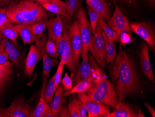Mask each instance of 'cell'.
<instances>
[{"label": "cell", "mask_w": 155, "mask_h": 117, "mask_svg": "<svg viewBox=\"0 0 155 117\" xmlns=\"http://www.w3.org/2000/svg\"><path fill=\"white\" fill-rule=\"evenodd\" d=\"M42 117H54L52 110L49 105H48L45 110V112L43 114Z\"/></svg>", "instance_id": "cell-41"}, {"label": "cell", "mask_w": 155, "mask_h": 117, "mask_svg": "<svg viewBox=\"0 0 155 117\" xmlns=\"http://www.w3.org/2000/svg\"><path fill=\"white\" fill-rule=\"evenodd\" d=\"M54 82V75L47 82L44 90V96L45 101L48 105H50L54 98L56 90Z\"/></svg>", "instance_id": "cell-29"}, {"label": "cell", "mask_w": 155, "mask_h": 117, "mask_svg": "<svg viewBox=\"0 0 155 117\" xmlns=\"http://www.w3.org/2000/svg\"><path fill=\"white\" fill-rule=\"evenodd\" d=\"M35 43L40 48L41 58L43 61V72L42 79H48L50 76V73L52 68L58 64V61L55 58H51L48 56L46 50V43L47 41L46 34H43L41 39L35 36Z\"/></svg>", "instance_id": "cell-10"}, {"label": "cell", "mask_w": 155, "mask_h": 117, "mask_svg": "<svg viewBox=\"0 0 155 117\" xmlns=\"http://www.w3.org/2000/svg\"><path fill=\"white\" fill-rule=\"evenodd\" d=\"M79 99L83 103L88 113V117H107L109 114L108 106L101 104L91 98L87 94L84 93H78Z\"/></svg>", "instance_id": "cell-9"}, {"label": "cell", "mask_w": 155, "mask_h": 117, "mask_svg": "<svg viewBox=\"0 0 155 117\" xmlns=\"http://www.w3.org/2000/svg\"><path fill=\"white\" fill-rule=\"evenodd\" d=\"M76 17L80 23V33L83 43L81 54H87L89 50L91 39L93 33L90 23L85 11L81 6L77 11Z\"/></svg>", "instance_id": "cell-7"}, {"label": "cell", "mask_w": 155, "mask_h": 117, "mask_svg": "<svg viewBox=\"0 0 155 117\" xmlns=\"http://www.w3.org/2000/svg\"><path fill=\"white\" fill-rule=\"evenodd\" d=\"M61 84L66 91L71 90L73 88V80L68 73H65L64 77L62 80Z\"/></svg>", "instance_id": "cell-36"}, {"label": "cell", "mask_w": 155, "mask_h": 117, "mask_svg": "<svg viewBox=\"0 0 155 117\" xmlns=\"http://www.w3.org/2000/svg\"><path fill=\"white\" fill-rule=\"evenodd\" d=\"M110 76L120 102L142 93V81L135 60L125 50L118 52L108 66Z\"/></svg>", "instance_id": "cell-1"}, {"label": "cell", "mask_w": 155, "mask_h": 117, "mask_svg": "<svg viewBox=\"0 0 155 117\" xmlns=\"http://www.w3.org/2000/svg\"><path fill=\"white\" fill-rule=\"evenodd\" d=\"M77 101V99L74 98L70 101L69 103L68 106L71 117H80V112L78 105Z\"/></svg>", "instance_id": "cell-34"}, {"label": "cell", "mask_w": 155, "mask_h": 117, "mask_svg": "<svg viewBox=\"0 0 155 117\" xmlns=\"http://www.w3.org/2000/svg\"><path fill=\"white\" fill-rule=\"evenodd\" d=\"M86 1H87V5H88L90 2L91 1V0H86Z\"/></svg>", "instance_id": "cell-49"}, {"label": "cell", "mask_w": 155, "mask_h": 117, "mask_svg": "<svg viewBox=\"0 0 155 117\" xmlns=\"http://www.w3.org/2000/svg\"><path fill=\"white\" fill-rule=\"evenodd\" d=\"M147 1L151 4H155V0H147Z\"/></svg>", "instance_id": "cell-48"}, {"label": "cell", "mask_w": 155, "mask_h": 117, "mask_svg": "<svg viewBox=\"0 0 155 117\" xmlns=\"http://www.w3.org/2000/svg\"><path fill=\"white\" fill-rule=\"evenodd\" d=\"M6 14L11 23L26 25H31L49 16V12L40 2L32 0L10 2L7 7Z\"/></svg>", "instance_id": "cell-2"}, {"label": "cell", "mask_w": 155, "mask_h": 117, "mask_svg": "<svg viewBox=\"0 0 155 117\" xmlns=\"http://www.w3.org/2000/svg\"><path fill=\"white\" fill-rule=\"evenodd\" d=\"M47 27L48 33V36L58 45L61 37L63 29L62 18L60 15H57L55 18L49 19Z\"/></svg>", "instance_id": "cell-16"}, {"label": "cell", "mask_w": 155, "mask_h": 117, "mask_svg": "<svg viewBox=\"0 0 155 117\" xmlns=\"http://www.w3.org/2000/svg\"><path fill=\"white\" fill-rule=\"evenodd\" d=\"M65 91L64 87L61 84L56 88L54 97L50 106L54 117H59L60 110L63 105L67 103L66 97L64 96Z\"/></svg>", "instance_id": "cell-19"}, {"label": "cell", "mask_w": 155, "mask_h": 117, "mask_svg": "<svg viewBox=\"0 0 155 117\" xmlns=\"http://www.w3.org/2000/svg\"><path fill=\"white\" fill-rule=\"evenodd\" d=\"M30 101L25 100L23 96L15 98L10 106L6 108L9 117H28L34 110L30 105Z\"/></svg>", "instance_id": "cell-11"}, {"label": "cell", "mask_w": 155, "mask_h": 117, "mask_svg": "<svg viewBox=\"0 0 155 117\" xmlns=\"http://www.w3.org/2000/svg\"><path fill=\"white\" fill-rule=\"evenodd\" d=\"M140 67L142 71L153 83H155V78L151 67L149 54L148 45L146 42L143 43L139 52Z\"/></svg>", "instance_id": "cell-13"}, {"label": "cell", "mask_w": 155, "mask_h": 117, "mask_svg": "<svg viewBox=\"0 0 155 117\" xmlns=\"http://www.w3.org/2000/svg\"><path fill=\"white\" fill-rule=\"evenodd\" d=\"M48 18L42 19L30 25L32 33L37 38H41L43 32L48 26Z\"/></svg>", "instance_id": "cell-28"}, {"label": "cell", "mask_w": 155, "mask_h": 117, "mask_svg": "<svg viewBox=\"0 0 155 117\" xmlns=\"http://www.w3.org/2000/svg\"><path fill=\"white\" fill-rule=\"evenodd\" d=\"M59 117H71V114L69 110L68 106L63 105L60 110Z\"/></svg>", "instance_id": "cell-40"}, {"label": "cell", "mask_w": 155, "mask_h": 117, "mask_svg": "<svg viewBox=\"0 0 155 117\" xmlns=\"http://www.w3.org/2000/svg\"><path fill=\"white\" fill-rule=\"evenodd\" d=\"M141 110L135 111L128 103L120 102L107 117H144Z\"/></svg>", "instance_id": "cell-18"}, {"label": "cell", "mask_w": 155, "mask_h": 117, "mask_svg": "<svg viewBox=\"0 0 155 117\" xmlns=\"http://www.w3.org/2000/svg\"><path fill=\"white\" fill-rule=\"evenodd\" d=\"M7 8H0V28H2L8 21L7 14Z\"/></svg>", "instance_id": "cell-37"}, {"label": "cell", "mask_w": 155, "mask_h": 117, "mask_svg": "<svg viewBox=\"0 0 155 117\" xmlns=\"http://www.w3.org/2000/svg\"><path fill=\"white\" fill-rule=\"evenodd\" d=\"M43 80V84L42 86L41 96H40V99H39L38 105H37L36 108L34 109L33 111L29 115L28 117H42L47 106L48 105L45 101L44 96V90H45L46 84L48 82V79H44Z\"/></svg>", "instance_id": "cell-23"}, {"label": "cell", "mask_w": 155, "mask_h": 117, "mask_svg": "<svg viewBox=\"0 0 155 117\" xmlns=\"http://www.w3.org/2000/svg\"><path fill=\"white\" fill-rule=\"evenodd\" d=\"M0 50L6 49L8 52V57L14 65L17 68L21 60V52L19 45H16L11 40L1 36Z\"/></svg>", "instance_id": "cell-15"}, {"label": "cell", "mask_w": 155, "mask_h": 117, "mask_svg": "<svg viewBox=\"0 0 155 117\" xmlns=\"http://www.w3.org/2000/svg\"><path fill=\"white\" fill-rule=\"evenodd\" d=\"M65 3V14L73 16L81 7V0H66Z\"/></svg>", "instance_id": "cell-30"}, {"label": "cell", "mask_w": 155, "mask_h": 117, "mask_svg": "<svg viewBox=\"0 0 155 117\" xmlns=\"http://www.w3.org/2000/svg\"><path fill=\"white\" fill-rule=\"evenodd\" d=\"M41 58L39 47L36 45L30 46L25 61V71L28 76L33 75L36 64Z\"/></svg>", "instance_id": "cell-17"}, {"label": "cell", "mask_w": 155, "mask_h": 117, "mask_svg": "<svg viewBox=\"0 0 155 117\" xmlns=\"http://www.w3.org/2000/svg\"><path fill=\"white\" fill-rule=\"evenodd\" d=\"M12 64L9 60L0 68V91L3 90L12 75Z\"/></svg>", "instance_id": "cell-25"}, {"label": "cell", "mask_w": 155, "mask_h": 117, "mask_svg": "<svg viewBox=\"0 0 155 117\" xmlns=\"http://www.w3.org/2000/svg\"><path fill=\"white\" fill-rule=\"evenodd\" d=\"M70 43L73 54L71 77L74 74L79 66L80 57L83 48V43L80 33V23L78 20L70 25Z\"/></svg>", "instance_id": "cell-5"}, {"label": "cell", "mask_w": 155, "mask_h": 117, "mask_svg": "<svg viewBox=\"0 0 155 117\" xmlns=\"http://www.w3.org/2000/svg\"><path fill=\"white\" fill-rule=\"evenodd\" d=\"M121 1L126 3H130V4H134L135 2V0H121Z\"/></svg>", "instance_id": "cell-46"}, {"label": "cell", "mask_w": 155, "mask_h": 117, "mask_svg": "<svg viewBox=\"0 0 155 117\" xmlns=\"http://www.w3.org/2000/svg\"><path fill=\"white\" fill-rule=\"evenodd\" d=\"M12 0H0V8H4L11 2Z\"/></svg>", "instance_id": "cell-44"}, {"label": "cell", "mask_w": 155, "mask_h": 117, "mask_svg": "<svg viewBox=\"0 0 155 117\" xmlns=\"http://www.w3.org/2000/svg\"><path fill=\"white\" fill-rule=\"evenodd\" d=\"M77 104L80 112V117H87V111L86 106H84L83 103L80 99H78Z\"/></svg>", "instance_id": "cell-38"}, {"label": "cell", "mask_w": 155, "mask_h": 117, "mask_svg": "<svg viewBox=\"0 0 155 117\" xmlns=\"http://www.w3.org/2000/svg\"><path fill=\"white\" fill-rule=\"evenodd\" d=\"M33 1L37 2H40V3H41V2H50V1L49 0H32Z\"/></svg>", "instance_id": "cell-47"}, {"label": "cell", "mask_w": 155, "mask_h": 117, "mask_svg": "<svg viewBox=\"0 0 155 117\" xmlns=\"http://www.w3.org/2000/svg\"><path fill=\"white\" fill-rule=\"evenodd\" d=\"M46 50L48 56L51 58H56L59 57L57 45L48 36L46 41Z\"/></svg>", "instance_id": "cell-32"}, {"label": "cell", "mask_w": 155, "mask_h": 117, "mask_svg": "<svg viewBox=\"0 0 155 117\" xmlns=\"http://www.w3.org/2000/svg\"><path fill=\"white\" fill-rule=\"evenodd\" d=\"M88 5L96 11L99 17L104 21H108L111 17L110 9L105 0H91Z\"/></svg>", "instance_id": "cell-20"}, {"label": "cell", "mask_w": 155, "mask_h": 117, "mask_svg": "<svg viewBox=\"0 0 155 117\" xmlns=\"http://www.w3.org/2000/svg\"><path fill=\"white\" fill-rule=\"evenodd\" d=\"M102 35L104 39L106 46L107 50V63L108 64L112 62L113 60L115 58L116 56V50L115 45L114 41L110 40L101 30Z\"/></svg>", "instance_id": "cell-26"}, {"label": "cell", "mask_w": 155, "mask_h": 117, "mask_svg": "<svg viewBox=\"0 0 155 117\" xmlns=\"http://www.w3.org/2000/svg\"><path fill=\"white\" fill-rule=\"evenodd\" d=\"M65 65V64L62 61H60V63L58 64L57 71L55 74L54 75V82L55 86L56 88L61 84L63 68Z\"/></svg>", "instance_id": "cell-35"}, {"label": "cell", "mask_w": 155, "mask_h": 117, "mask_svg": "<svg viewBox=\"0 0 155 117\" xmlns=\"http://www.w3.org/2000/svg\"><path fill=\"white\" fill-rule=\"evenodd\" d=\"M0 35L11 40L16 45H19L16 41L18 34L13 23L9 20L0 28Z\"/></svg>", "instance_id": "cell-24"}, {"label": "cell", "mask_w": 155, "mask_h": 117, "mask_svg": "<svg viewBox=\"0 0 155 117\" xmlns=\"http://www.w3.org/2000/svg\"><path fill=\"white\" fill-rule=\"evenodd\" d=\"M88 13L89 16L90 23L92 30V33L94 34L95 32L97 26V19L99 16L97 12L90 7L88 8Z\"/></svg>", "instance_id": "cell-33"}, {"label": "cell", "mask_w": 155, "mask_h": 117, "mask_svg": "<svg viewBox=\"0 0 155 117\" xmlns=\"http://www.w3.org/2000/svg\"><path fill=\"white\" fill-rule=\"evenodd\" d=\"M144 105H145L146 108L148 109L149 112H150V114H151L152 117H155V110H154V108H153L148 103H146H146H144Z\"/></svg>", "instance_id": "cell-42"}, {"label": "cell", "mask_w": 155, "mask_h": 117, "mask_svg": "<svg viewBox=\"0 0 155 117\" xmlns=\"http://www.w3.org/2000/svg\"><path fill=\"white\" fill-rule=\"evenodd\" d=\"M65 15V18L63 19V29L61 37L57 45L58 53L61 61L65 64L68 69L71 72L72 64L73 61V54L70 43L69 31L70 21V16Z\"/></svg>", "instance_id": "cell-4"}, {"label": "cell", "mask_w": 155, "mask_h": 117, "mask_svg": "<svg viewBox=\"0 0 155 117\" xmlns=\"http://www.w3.org/2000/svg\"><path fill=\"white\" fill-rule=\"evenodd\" d=\"M89 50L97 63L105 68L107 64L106 46L99 26H97L95 32L91 36Z\"/></svg>", "instance_id": "cell-6"}, {"label": "cell", "mask_w": 155, "mask_h": 117, "mask_svg": "<svg viewBox=\"0 0 155 117\" xmlns=\"http://www.w3.org/2000/svg\"><path fill=\"white\" fill-rule=\"evenodd\" d=\"M107 22L109 26L115 31L119 38L121 33L126 29L130 27L127 17L123 14L117 5L115 6L114 14Z\"/></svg>", "instance_id": "cell-12"}, {"label": "cell", "mask_w": 155, "mask_h": 117, "mask_svg": "<svg viewBox=\"0 0 155 117\" xmlns=\"http://www.w3.org/2000/svg\"><path fill=\"white\" fill-rule=\"evenodd\" d=\"M8 54L6 49L0 50V65H3L8 61Z\"/></svg>", "instance_id": "cell-39"}, {"label": "cell", "mask_w": 155, "mask_h": 117, "mask_svg": "<svg viewBox=\"0 0 155 117\" xmlns=\"http://www.w3.org/2000/svg\"><path fill=\"white\" fill-rule=\"evenodd\" d=\"M41 5L46 10L57 15H64L65 14V8L59 4L52 2H41Z\"/></svg>", "instance_id": "cell-31"}, {"label": "cell", "mask_w": 155, "mask_h": 117, "mask_svg": "<svg viewBox=\"0 0 155 117\" xmlns=\"http://www.w3.org/2000/svg\"><path fill=\"white\" fill-rule=\"evenodd\" d=\"M131 30L145 41L151 51L155 52V29L148 22H138L130 24Z\"/></svg>", "instance_id": "cell-8"}, {"label": "cell", "mask_w": 155, "mask_h": 117, "mask_svg": "<svg viewBox=\"0 0 155 117\" xmlns=\"http://www.w3.org/2000/svg\"><path fill=\"white\" fill-rule=\"evenodd\" d=\"M97 71H94L93 74L87 79L79 82L76 85L74 86L71 90L64 92V96L66 98L71 94L75 93H81L86 92L94 84Z\"/></svg>", "instance_id": "cell-21"}, {"label": "cell", "mask_w": 155, "mask_h": 117, "mask_svg": "<svg viewBox=\"0 0 155 117\" xmlns=\"http://www.w3.org/2000/svg\"><path fill=\"white\" fill-rule=\"evenodd\" d=\"M86 93L97 103L114 109L120 102L114 85L101 71H97L94 84Z\"/></svg>", "instance_id": "cell-3"}, {"label": "cell", "mask_w": 155, "mask_h": 117, "mask_svg": "<svg viewBox=\"0 0 155 117\" xmlns=\"http://www.w3.org/2000/svg\"><path fill=\"white\" fill-rule=\"evenodd\" d=\"M49 1L51 2H53V3L59 4V5L65 8V2L62 1L61 0H49Z\"/></svg>", "instance_id": "cell-45"}, {"label": "cell", "mask_w": 155, "mask_h": 117, "mask_svg": "<svg viewBox=\"0 0 155 117\" xmlns=\"http://www.w3.org/2000/svg\"><path fill=\"white\" fill-rule=\"evenodd\" d=\"M18 36L22 39L25 44L35 43V36L32 33L30 25L16 24L14 25Z\"/></svg>", "instance_id": "cell-22"}, {"label": "cell", "mask_w": 155, "mask_h": 117, "mask_svg": "<svg viewBox=\"0 0 155 117\" xmlns=\"http://www.w3.org/2000/svg\"><path fill=\"white\" fill-rule=\"evenodd\" d=\"M0 117H9V114L6 109L0 107Z\"/></svg>", "instance_id": "cell-43"}, {"label": "cell", "mask_w": 155, "mask_h": 117, "mask_svg": "<svg viewBox=\"0 0 155 117\" xmlns=\"http://www.w3.org/2000/svg\"><path fill=\"white\" fill-rule=\"evenodd\" d=\"M97 26H99L101 30L106 34V35L110 40L114 41V42H118L120 40V38L117 36L116 33L109 25H107L103 18L98 17L97 19Z\"/></svg>", "instance_id": "cell-27"}, {"label": "cell", "mask_w": 155, "mask_h": 117, "mask_svg": "<svg viewBox=\"0 0 155 117\" xmlns=\"http://www.w3.org/2000/svg\"><path fill=\"white\" fill-rule=\"evenodd\" d=\"M81 56L82 59V62L78 66L74 74L71 77L73 80V86L76 85L79 82L90 77L94 72L89 63L87 54H81Z\"/></svg>", "instance_id": "cell-14"}, {"label": "cell", "mask_w": 155, "mask_h": 117, "mask_svg": "<svg viewBox=\"0 0 155 117\" xmlns=\"http://www.w3.org/2000/svg\"><path fill=\"white\" fill-rule=\"evenodd\" d=\"M1 36L0 35V43H1Z\"/></svg>", "instance_id": "cell-50"}]
</instances>
